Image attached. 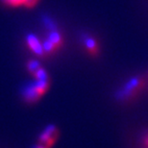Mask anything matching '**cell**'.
Masks as SVG:
<instances>
[{
    "mask_svg": "<svg viewBox=\"0 0 148 148\" xmlns=\"http://www.w3.org/2000/svg\"><path fill=\"white\" fill-rule=\"evenodd\" d=\"M48 88V79L38 80L33 85L29 86L25 90V98L28 101H36L42 96Z\"/></svg>",
    "mask_w": 148,
    "mask_h": 148,
    "instance_id": "obj_1",
    "label": "cell"
},
{
    "mask_svg": "<svg viewBox=\"0 0 148 148\" xmlns=\"http://www.w3.org/2000/svg\"><path fill=\"white\" fill-rule=\"evenodd\" d=\"M85 46L87 48L88 52L91 55H95L99 51V45L97 41L91 37H87L85 38Z\"/></svg>",
    "mask_w": 148,
    "mask_h": 148,
    "instance_id": "obj_6",
    "label": "cell"
},
{
    "mask_svg": "<svg viewBox=\"0 0 148 148\" xmlns=\"http://www.w3.org/2000/svg\"><path fill=\"white\" fill-rule=\"evenodd\" d=\"M35 148H47L46 146H44V145H38L37 147H35Z\"/></svg>",
    "mask_w": 148,
    "mask_h": 148,
    "instance_id": "obj_9",
    "label": "cell"
},
{
    "mask_svg": "<svg viewBox=\"0 0 148 148\" xmlns=\"http://www.w3.org/2000/svg\"><path fill=\"white\" fill-rule=\"evenodd\" d=\"M27 44L32 51L35 52L36 54L42 55L44 53L42 44L40 43V40L37 37L33 36V35H30V36L27 37Z\"/></svg>",
    "mask_w": 148,
    "mask_h": 148,
    "instance_id": "obj_4",
    "label": "cell"
},
{
    "mask_svg": "<svg viewBox=\"0 0 148 148\" xmlns=\"http://www.w3.org/2000/svg\"><path fill=\"white\" fill-rule=\"evenodd\" d=\"M140 85H141L140 80H138V79L132 80V81L126 86V88H124L123 94L125 96L132 95V94L134 93V92H136V91L138 90V88H140Z\"/></svg>",
    "mask_w": 148,
    "mask_h": 148,
    "instance_id": "obj_7",
    "label": "cell"
},
{
    "mask_svg": "<svg viewBox=\"0 0 148 148\" xmlns=\"http://www.w3.org/2000/svg\"><path fill=\"white\" fill-rule=\"evenodd\" d=\"M8 6L11 7H20V6H26L30 8L34 7L37 4L38 0H3Z\"/></svg>",
    "mask_w": 148,
    "mask_h": 148,
    "instance_id": "obj_5",
    "label": "cell"
},
{
    "mask_svg": "<svg viewBox=\"0 0 148 148\" xmlns=\"http://www.w3.org/2000/svg\"><path fill=\"white\" fill-rule=\"evenodd\" d=\"M56 138H57V129L55 126L50 125L40 135V141L41 143V145H44L48 148L54 144Z\"/></svg>",
    "mask_w": 148,
    "mask_h": 148,
    "instance_id": "obj_3",
    "label": "cell"
},
{
    "mask_svg": "<svg viewBox=\"0 0 148 148\" xmlns=\"http://www.w3.org/2000/svg\"><path fill=\"white\" fill-rule=\"evenodd\" d=\"M63 44V38L61 35L56 31H53L47 38V40L42 44L43 50L47 53H53L59 49Z\"/></svg>",
    "mask_w": 148,
    "mask_h": 148,
    "instance_id": "obj_2",
    "label": "cell"
},
{
    "mask_svg": "<svg viewBox=\"0 0 148 148\" xmlns=\"http://www.w3.org/2000/svg\"><path fill=\"white\" fill-rule=\"evenodd\" d=\"M143 144H144V147H145V148H148V134L145 136V138H144V140H143Z\"/></svg>",
    "mask_w": 148,
    "mask_h": 148,
    "instance_id": "obj_8",
    "label": "cell"
}]
</instances>
